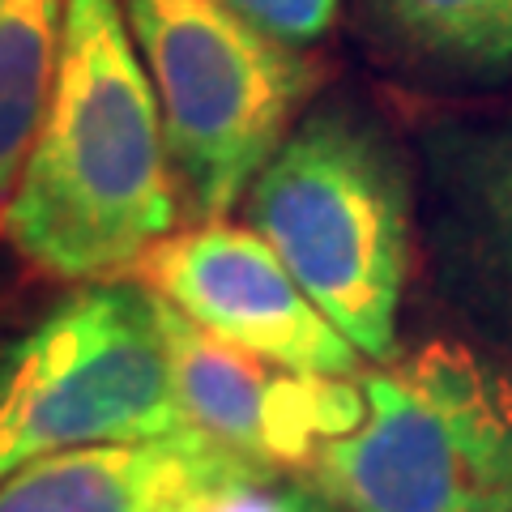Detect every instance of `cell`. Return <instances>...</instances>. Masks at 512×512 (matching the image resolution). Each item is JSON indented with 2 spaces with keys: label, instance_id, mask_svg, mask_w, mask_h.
<instances>
[{
  "label": "cell",
  "instance_id": "cell-1",
  "mask_svg": "<svg viewBox=\"0 0 512 512\" xmlns=\"http://www.w3.org/2000/svg\"><path fill=\"white\" fill-rule=\"evenodd\" d=\"M150 73L120 0L64 5L60 73L18 184L0 205V235L60 278L137 269L180 218Z\"/></svg>",
  "mask_w": 512,
  "mask_h": 512
},
{
  "label": "cell",
  "instance_id": "cell-2",
  "mask_svg": "<svg viewBox=\"0 0 512 512\" xmlns=\"http://www.w3.org/2000/svg\"><path fill=\"white\" fill-rule=\"evenodd\" d=\"M248 227L363 359H397L414 188L372 111L350 99L303 111L248 188Z\"/></svg>",
  "mask_w": 512,
  "mask_h": 512
},
{
  "label": "cell",
  "instance_id": "cell-3",
  "mask_svg": "<svg viewBox=\"0 0 512 512\" xmlns=\"http://www.w3.org/2000/svg\"><path fill=\"white\" fill-rule=\"evenodd\" d=\"M150 73L167 154L192 222L227 218L295 128L320 69L231 0H120Z\"/></svg>",
  "mask_w": 512,
  "mask_h": 512
},
{
  "label": "cell",
  "instance_id": "cell-4",
  "mask_svg": "<svg viewBox=\"0 0 512 512\" xmlns=\"http://www.w3.org/2000/svg\"><path fill=\"white\" fill-rule=\"evenodd\" d=\"M359 384L363 423L308 466L342 512H512V389L483 359L431 342Z\"/></svg>",
  "mask_w": 512,
  "mask_h": 512
},
{
  "label": "cell",
  "instance_id": "cell-5",
  "mask_svg": "<svg viewBox=\"0 0 512 512\" xmlns=\"http://www.w3.org/2000/svg\"><path fill=\"white\" fill-rule=\"evenodd\" d=\"M184 427L158 295L94 278L0 350V478L90 444H133Z\"/></svg>",
  "mask_w": 512,
  "mask_h": 512
},
{
  "label": "cell",
  "instance_id": "cell-6",
  "mask_svg": "<svg viewBox=\"0 0 512 512\" xmlns=\"http://www.w3.org/2000/svg\"><path fill=\"white\" fill-rule=\"evenodd\" d=\"M133 274L201 329L278 367L346 380L363 376L359 350L252 227H235L227 218L197 222L158 239Z\"/></svg>",
  "mask_w": 512,
  "mask_h": 512
},
{
  "label": "cell",
  "instance_id": "cell-7",
  "mask_svg": "<svg viewBox=\"0 0 512 512\" xmlns=\"http://www.w3.org/2000/svg\"><path fill=\"white\" fill-rule=\"evenodd\" d=\"M158 320L184 427L205 431L256 466L278 474L308 470L329 440H342L363 423L367 402L359 380L278 367L222 342L167 299H158Z\"/></svg>",
  "mask_w": 512,
  "mask_h": 512
},
{
  "label": "cell",
  "instance_id": "cell-8",
  "mask_svg": "<svg viewBox=\"0 0 512 512\" xmlns=\"http://www.w3.org/2000/svg\"><path fill=\"white\" fill-rule=\"evenodd\" d=\"M197 427L133 444H90L0 478V512H214L274 478Z\"/></svg>",
  "mask_w": 512,
  "mask_h": 512
},
{
  "label": "cell",
  "instance_id": "cell-9",
  "mask_svg": "<svg viewBox=\"0 0 512 512\" xmlns=\"http://www.w3.org/2000/svg\"><path fill=\"white\" fill-rule=\"evenodd\" d=\"M427 175L444 278L512 325V124L427 133Z\"/></svg>",
  "mask_w": 512,
  "mask_h": 512
},
{
  "label": "cell",
  "instance_id": "cell-10",
  "mask_svg": "<svg viewBox=\"0 0 512 512\" xmlns=\"http://www.w3.org/2000/svg\"><path fill=\"white\" fill-rule=\"evenodd\" d=\"M359 30L384 60L453 82L512 73V0H355Z\"/></svg>",
  "mask_w": 512,
  "mask_h": 512
},
{
  "label": "cell",
  "instance_id": "cell-11",
  "mask_svg": "<svg viewBox=\"0 0 512 512\" xmlns=\"http://www.w3.org/2000/svg\"><path fill=\"white\" fill-rule=\"evenodd\" d=\"M69 0H0V205L18 184L60 73Z\"/></svg>",
  "mask_w": 512,
  "mask_h": 512
},
{
  "label": "cell",
  "instance_id": "cell-12",
  "mask_svg": "<svg viewBox=\"0 0 512 512\" xmlns=\"http://www.w3.org/2000/svg\"><path fill=\"white\" fill-rule=\"evenodd\" d=\"M231 5L269 39L303 52L333 30L342 0H231Z\"/></svg>",
  "mask_w": 512,
  "mask_h": 512
},
{
  "label": "cell",
  "instance_id": "cell-13",
  "mask_svg": "<svg viewBox=\"0 0 512 512\" xmlns=\"http://www.w3.org/2000/svg\"><path fill=\"white\" fill-rule=\"evenodd\" d=\"M214 512H342V508L333 504L312 478L295 483V478H286V474H274V478H261V483L231 495V500L218 504Z\"/></svg>",
  "mask_w": 512,
  "mask_h": 512
}]
</instances>
